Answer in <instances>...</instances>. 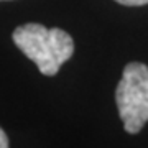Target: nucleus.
I'll list each match as a JSON object with an SVG mask.
<instances>
[{
	"instance_id": "obj_1",
	"label": "nucleus",
	"mask_w": 148,
	"mask_h": 148,
	"mask_svg": "<svg viewBox=\"0 0 148 148\" xmlns=\"http://www.w3.org/2000/svg\"><path fill=\"white\" fill-rule=\"evenodd\" d=\"M12 38L16 48L28 59H32L45 76H56L59 68L74 53L73 38L61 28L25 23L15 28Z\"/></svg>"
},
{
	"instance_id": "obj_2",
	"label": "nucleus",
	"mask_w": 148,
	"mask_h": 148,
	"mask_svg": "<svg viewBox=\"0 0 148 148\" xmlns=\"http://www.w3.org/2000/svg\"><path fill=\"white\" fill-rule=\"evenodd\" d=\"M115 102L125 132L135 135L148 122V66L128 63L115 89Z\"/></svg>"
},
{
	"instance_id": "obj_3",
	"label": "nucleus",
	"mask_w": 148,
	"mask_h": 148,
	"mask_svg": "<svg viewBox=\"0 0 148 148\" xmlns=\"http://www.w3.org/2000/svg\"><path fill=\"white\" fill-rule=\"evenodd\" d=\"M115 2L120 3V5H127V7H142L148 3V0H115Z\"/></svg>"
},
{
	"instance_id": "obj_4",
	"label": "nucleus",
	"mask_w": 148,
	"mask_h": 148,
	"mask_svg": "<svg viewBox=\"0 0 148 148\" xmlns=\"http://www.w3.org/2000/svg\"><path fill=\"white\" fill-rule=\"evenodd\" d=\"M0 148H10V143H8V137L7 133L0 128Z\"/></svg>"
},
{
	"instance_id": "obj_5",
	"label": "nucleus",
	"mask_w": 148,
	"mask_h": 148,
	"mask_svg": "<svg viewBox=\"0 0 148 148\" xmlns=\"http://www.w3.org/2000/svg\"><path fill=\"white\" fill-rule=\"evenodd\" d=\"M0 2H2V0H0Z\"/></svg>"
}]
</instances>
